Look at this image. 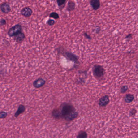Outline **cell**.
Returning a JSON list of instances; mask_svg holds the SVG:
<instances>
[{
    "mask_svg": "<svg viewBox=\"0 0 138 138\" xmlns=\"http://www.w3.org/2000/svg\"><path fill=\"white\" fill-rule=\"evenodd\" d=\"M6 24V21L4 19H1L0 20V25L3 26Z\"/></svg>",
    "mask_w": 138,
    "mask_h": 138,
    "instance_id": "cb8c5ba5",
    "label": "cell"
},
{
    "mask_svg": "<svg viewBox=\"0 0 138 138\" xmlns=\"http://www.w3.org/2000/svg\"><path fill=\"white\" fill-rule=\"evenodd\" d=\"M128 89V86H122L121 88L120 92H121V93L124 94V93H125V92H127Z\"/></svg>",
    "mask_w": 138,
    "mask_h": 138,
    "instance_id": "d6986e66",
    "label": "cell"
},
{
    "mask_svg": "<svg viewBox=\"0 0 138 138\" xmlns=\"http://www.w3.org/2000/svg\"><path fill=\"white\" fill-rule=\"evenodd\" d=\"M90 4L94 10H97L100 7V1L99 0H92L90 1Z\"/></svg>",
    "mask_w": 138,
    "mask_h": 138,
    "instance_id": "8fae6325",
    "label": "cell"
},
{
    "mask_svg": "<svg viewBox=\"0 0 138 138\" xmlns=\"http://www.w3.org/2000/svg\"><path fill=\"white\" fill-rule=\"evenodd\" d=\"M60 111L62 118L64 119L69 115L76 111L75 107L73 105L67 103H64L61 105Z\"/></svg>",
    "mask_w": 138,
    "mask_h": 138,
    "instance_id": "6da1fadb",
    "label": "cell"
},
{
    "mask_svg": "<svg viewBox=\"0 0 138 138\" xmlns=\"http://www.w3.org/2000/svg\"><path fill=\"white\" fill-rule=\"evenodd\" d=\"M25 110V107L24 105L20 104L18 108V109L17 110V111L15 113L14 116L16 118L20 115V114L24 113Z\"/></svg>",
    "mask_w": 138,
    "mask_h": 138,
    "instance_id": "7c38bea8",
    "label": "cell"
},
{
    "mask_svg": "<svg viewBox=\"0 0 138 138\" xmlns=\"http://www.w3.org/2000/svg\"><path fill=\"white\" fill-rule=\"evenodd\" d=\"M83 35L85 37H86L87 39H88L91 40V37H90V36L89 34H88L87 33H86V32H85V33H83Z\"/></svg>",
    "mask_w": 138,
    "mask_h": 138,
    "instance_id": "603a6c76",
    "label": "cell"
},
{
    "mask_svg": "<svg viewBox=\"0 0 138 138\" xmlns=\"http://www.w3.org/2000/svg\"><path fill=\"white\" fill-rule=\"evenodd\" d=\"M0 10L3 13H7L11 11V7L9 3H4L0 5Z\"/></svg>",
    "mask_w": 138,
    "mask_h": 138,
    "instance_id": "ba28073f",
    "label": "cell"
},
{
    "mask_svg": "<svg viewBox=\"0 0 138 138\" xmlns=\"http://www.w3.org/2000/svg\"><path fill=\"white\" fill-rule=\"evenodd\" d=\"M137 110L135 108H132L130 111V116L131 117H133L135 116L137 113Z\"/></svg>",
    "mask_w": 138,
    "mask_h": 138,
    "instance_id": "ffe728a7",
    "label": "cell"
},
{
    "mask_svg": "<svg viewBox=\"0 0 138 138\" xmlns=\"http://www.w3.org/2000/svg\"><path fill=\"white\" fill-rule=\"evenodd\" d=\"M87 133L84 131H80L77 136V138H87Z\"/></svg>",
    "mask_w": 138,
    "mask_h": 138,
    "instance_id": "2e32d148",
    "label": "cell"
},
{
    "mask_svg": "<svg viewBox=\"0 0 138 138\" xmlns=\"http://www.w3.org/2000/svg\"><path fill=\"white\" fill-rule=\"evenodd\" d=\"M109 102L110 99L108 96L105 95L99 100V105L101 107H105L108 104Z\"/></svg>",
    "mask_w": 138,
    "mask_h": 138,
    "instance_id": "5b68a950",
    "label": "cell"
},
{
    "mask_svg": "<svg viewBox=\"0 0 138 138\" xmlns=\"http://www.w3.org/2000/svg\"><path fill=\"white\" fill-rule=\"evenodd\" d=\"M33 13V11L31 8L29 7H25L21 11V14L22 16L28 17L30 16Z\"/></svg>",
    "mask_w": 138,
    "mask_h": 138,
    "instance_id": "52a82bcc",
    "label": "cell"
},
{
    "mask_svg": "<svg viewBox=\"0 0 138 138\" xmlns=\"http://www.w3.org/2000/svg\"><path fill=\"white\" fill-rule=\"evenodd\" d=\"M46 82L43 79L39 78L34 81L33 82V86L35 88H39L45 84Z\"/></svg>",
    "mask_w": 138,
    "mask_h": 138,
    "instance_id": "8992f818",
    "label": "cell"
},
{
    "mask_svg": "<svg viewBox=\"0 0 138 138\" xmlns=\"http://www.w3.org/2000/svg\"><path fill=\"white\" fill-rule=\"evenodd\" d=\"M92 70L93 75L96 79L99 81L103 79L105 74V70L103 66L99 65H95Z\"/></svg>",
    "mask_w": 138,
    "mask_h": 138,
    "instance_id": "7a4b0ae2",
    "label": "cell"
},
{
    "mask_svg": "<svg viewBox=\"0 0 138 138\" xmlns=\"http://www.w3.org/2000/svg\"><path fill=\"white\" fill-rule=\"evenodd\" d=\"M95 30H96V33L97 34H99L100 30V28L99 27H96V29H95Z\"/></svg>",
    "mask_w": 138,
    "mask_h": 138,
    "instance_id": "484cf974",
    "label": "cell"
},
{
    "mask_svg": "<svg viewBox=\"0 0 138 138\" xmlns=\"http://www.w3.org/2000/svg\"><path fill=\"white\" fill-rule=\"evenodd\" d=\"M78 113L77 112L75 111L71 114H70V115H69V116L66 117L65 119L66 121H70L78 117Z\"/></svg>",
    "mask_w": 138,
    "mask_h": 138,
    "instance_id": "9a60e30c",
    "label": "cell"
},
{
    "mask_svg": "<svg viewBox=\"0 0 138 138\" xmlns=\"http://www.w3.org/2000/svg\"><path fill=\"white\" fill-rule=\"evenodd\" d=\"M134 95L131 94H128L125 95L124 97V101L126 103H132L134 100Z\"/></svg>",
    "mask_w": 138,
    "mask_h": 138,
    "instance_id": "4fadbf2b",
    "label": "cell"
},
{
    "mask_svg": "<svg viewBox=\"0 0 138 138\" xmlns=\"http://www.w3.org/2000/svg\"><path fill=\"white\" fill-rule=\"evenodd\" d=\"M49 17L57 20L59 18V16L58 13L55 12H53L49 14Z\"/></svg>",
    "mask_w": 138,
    "mask_h": 138,
    "instance_id": "ac0fdd59",
    "label": "cell"
},
{
    "mask_svg": "<svg viewBox=\"0 0 138 138\" xmlns=\"http://www.w3.org/2000/svg\"><path fill=\"white\" fill-rule=\"evenodd\" d=\"M66 1L65 0H57V3L59 7H61V9H63L65 6Z\"/></svg>",
    "mask_w": 138,
    "mask_h": 138,
    "instance_id": "e0dca14e",
    "label": "cell"
},
{
    "mask_svg": "<svg viewBox=\"0 0 138 138\" xmlns=\"http://www.w3.org/2000/svg\"><path fill=\"white\" fill-rule=\"evenodd\" d=\"M22 26L20 24H16L11 27L8 31V34L10 37H15L17 34L21 32Z\"/></svg>",
    "mask_w": 138,
    "mask_h": 138,
    "instance_id": "277c9868",
    "label": "cell"
},
{
    "mask_svg": "<svg viewBox=\"0 0 138 138\" xmlns=\"http://www.w3.org/2000/svg\"><path fill=\"white\" fill-rule=\"evenodd\" d=\"M7 113L4 111H1L0 115V117L1 119L5 118L7 116Z\"/></svg>",
    "mask_w": 138,
    "mask_h": 138,
    "instance_id": "7402d4cb",
    "label": "cell"
},
{
    "mask_svg": "<svg viewBox=\"0 0 138 138\" xmlns=\"http://www.w3.org/2000/svg\"><path fill=\"white\" fill-rule=\"evenodd\" d=\"M52 117L55 119H60L62 118L60 110L59 108H55L52 112Z\"/></svg>",
    "mask_w": 138,
    "mask_h": 138,
    "instance_id": "9c48e42d",
    "label": "cell"
},
{
    "mask_svg": "<svg viewBox=\"0 0 138 138\" xmlns=\"http://www.w3.org/2000/svg\"><path fill=\"white\" fill-rule=\"evenodd\" d=\"M47 23L49 26H52L55 24L56 23V21L54 20L49 19L47 22Z\"/></svg>",
    "mask_w": 138,
    "mask_h": 138,
    "instance_id": "44dd1931",
    "label": "cell"
},
{
    "mask_svg": "<svg viewBox=\"0 0 138 138\" xmlns=\"http://www.w3.org/2000/svg\"><path fill=\"white\" fill-rule=\"evenodd\" d=\"M25 38V35L24 33L20 32L14 37V40L16 42L21 43L24 40Z\"/></svg>",
    "mask_w": 138,
    "mask_h": 138,
    "instance_id": "30bf717a",
    "label": "cell"
},
{
    "mask_svg": "<svg viewBox=\"0 0 138 138\" xmlns=\"http://www.w3.org/2000/svg\"><path fill=\"white\" fill-rule=\"evenodd\" d=\"M58 49V50H59V51L58 52L60 53L62 56H64L66 58L69 60L77 64H79L78 60V57L76 55L72 53V52L66 51L64 48H59Z\"/></svg>",
    "mask_w": 138,
    "mask_h": 138,
    "instance_id": "3957f363",
    "label": "cell"
},
{
    "mask_svg": "<svg viewBox=\"0 0 138 138\" xmlns=\"http://www.w3.org/2000/svg\"><path fill=\"white\" fill-rule=\"evenodd\" d=\"M133 37V34H129L128 35L126 36L125 39H131Z\"/></svg>",
    "mask_w": 138,
    "mask_h": 138,
    "instance_id": "d4e9b609",
    "label": "cell"
},
{
    "mask_svg": "<svg viewBox=\"0 0 138 138\" xmlns=\"http://www.w3.org/2000/svg\"><path fill=\"white\" fill-rule=\"evenodd\" d=\"M75 3L73 1H69L68 2L67 6L66 7V10L69 12L73 11L75 7Z\"/></svg>",
    "mask_w": 138,
    "mask_h": 138,
    "instance_id": "5bb4252c",
    "label": "cell"
}]
</instances>
